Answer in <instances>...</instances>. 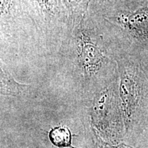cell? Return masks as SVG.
Masks as SVG:
<instances>
[{
  "label": "cell",
  "instance_id": "5",
  "mask_svg": "<svg viewBox=\"0 0 148 148\" xmlns=\"http://www.w3.org/2000/svg\"><path fill=\"white\" fill-rule=\"evenodd\" d=\"M39 31L48 54L58 51L70 23L63 0H19Z\"/></svg>",
  "mask_w": 148,
  "mask_h": 148
},
{
  "label": "cell",
  "instance_id": "1",
  "mask_svg": "<svg viewBox=\"0 0 148 148\" xmlns=\"http://www.w3.org/2000/svg\"><path fill=\"white\" fill-rule=\"evenodd\" d=\"M117 47L101 16L87 10L70 20L56 56L77 87L94 95L118 77L114 58Z\"/></svg>",
  "mask_w": 148,
  "mask_h": 148
},
{
  "label": "cell",
  "instance_id": "8",
  "mask_svg": "<svg viewBox=\"0 0 148 148\" xmlns=\"http://www.w3.org/2000/svg\"><path fill=\"white\" fill-rule=\"evenodd\" d=\"M49 138L53 145L56 147L75 148L71 145V132L65 126H56L51 128L49 133Z\"/></svg>",
  "mask_w": 148,
  "mask_h": 148
},
{
  "label": "cell",
  "instance_id": "6",
  "mask_svg": "<svg viewBox=\"0 0 148 148\" xmlns=\"http://www.w3.org/2000/svg\"><path fill=\"white\" fill-rule=\"evenodd\" d=\"M145 5H148V0H90L88 10L96 15L104 16Z\"/></svg>",
  "mask_w": 148,
  "mask_h": 148
},
{
  "label": "cell",
  "instance_id": "9",
  "mask_svg": "<svg viewBox=\"0 0 148 148\" xmlns=\"http://www.w3.org/2000/svg\"><path fill=\"white\" fill-rule=\"evenodd\" d=\"M63 2L69 12L70 20H71L86 12L90 0H63Z\"/></svg>",
  "mask_w": 148,
  "mask_h": 148
},
{
  "label": "cell",
  "instance_id": "3",
  "mask_svg": "<svg viewBox=\"0 0 148 148\" xmlns=\"http://www.w3.org/2000/svg\"><path fill=\"white\" fill-rule=\"evenodd\" d=\"M0 44L1 51L12 48L28 47L45 51L39 31L24 10L19 0H0Z\"/></svg>",
  "mask_w": 148,
  "mask_h": 148
},
{
  "label": "cell",
  "instance_id": "10",
  "mask_svg": "<svg viewBox=\"0 0 148 148\" xmlns=\"http://www.w3.org/2000/svg\"><path fill=\"white\" fill-rule=\"evenodd\" d=\"M138 58H140V62H141L142 66H143L144 71H145L146 75L148 77V53L139 56Z\"/></svg>",
  "mask_w": 148,
  "mask_h": 148
},
{
  "label": "cell",
  "instance_id": "7",
  "mask_svg": "<svg viewBox=\"0 0 148 148\" xmlns=\"http://www.w3.org/2000/svg\"><path fill=\"white\" fill-rule=\"evenodd\" d=\"M0 64L1 95L22 97L29 95L32 92V85L20 84L16 82L1 60Z\"/></svg>",
  "mask_w": 148,
  "mask_h": 148
},
{
  "label": "cell",
  "instance_id": "4",
  "mask_svg": "<svg viewBox=\"0 0 148 148\" xmlns=\"http://www.w3.org/2000/svg\"><path fill=\"white\" fill-rule=\"evenodd\" d=\"M101 17L120 49L138 56L148 53V5Z\"/></svg>",
  "mask_w": 148,
  "mask_h": 148
},
{
  "label": "cell",
  "instance_id": "2",
  "mask_svg": "<svg viewBox=\"0 0 148 148\" xmlns=\"http://www.w3.org/2000/svg\"><path fill=\"white\" fill-rule=\"evenodd\" d=\"M114 58L117 64L118 92L125 125L128 127L137 114L148 93V77L136 55L116 48Z\"/></svg>",
  "mask_w": 148,
  "mask_h": 148
}]
</instances>
